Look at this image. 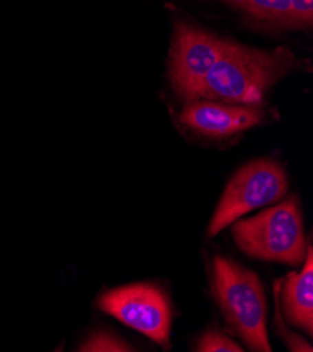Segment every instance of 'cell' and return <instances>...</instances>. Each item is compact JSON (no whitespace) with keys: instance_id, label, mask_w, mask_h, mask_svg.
Segmentation results:
<instances>
[{"instance_id":"6da1fadb","label":"cell","mask_w":313,"mask_h":352,"mask_svg":"<svg viewBox=\"0 0 313 352\" xmlns=\"http://www.w3.org/2000/svg\"><path fill=\"white\" fill-rule=\"evenodd\" d=\"M302 62L287 47L259 50L222 40L219 56L199 98L260 105L270 89Z\"/></svg>"},{"instance_id":"7a4b0ae2","label":"cell","mask_w":313,"mask_h":352,"mask_svg":"<svg viewBox=\"0 0 313 352\" xmlns=\"http://www.w3.org/2000/svg\"><path fill=\"white\" fill-rule=\"evenodd\" d=\"M213 292L225 322L250 351L270 352L267 303L257 274L232 258L213 260Z\"/></svg>"},{"instance_id":"3957f363","label":"cell","mask_w":313,"mask_h":352,"mask_svg":"<svg viewBox=\"0 0 313 352\" xmlns=\"http://www.w3.org/2000/svg\"><path fill=\"white\" fill-rule=\"evenodd\" d=\"M232 237L246 256L291 267L302 265L307 252L302 212L295 198L237 222Z\"/></svg>"},{"instance_id":"277c9868","label":"cell","mask_w":313,"mask_h":352,"mask_svg":"<svg viewBox=\"0 0 313 352\" xmlns=\"http://www.w3.org/2000/svg\"><path fill=\"white\" fill-rule=\"evenodd\" d=\"M288 191L284 167L270 159L243 166L228 183L208 226V237H215L253 209L280 202Z\"/></svg>"},{"instance_id":"5b68a950","label":"cell","mask_w":313,"mask_h":352,"mask_svg":"<svg viewBox=\"0 0 313 352\" xmlns=\"http://www.w3.org/2000/svg\"><path fill=\"white\" fill-rule=\"evenodd\" d=\"M97 307L164 349L171 346V305L158 285L142 283L106 291L98 296Z\"/></svg>"},{"instance_id":"8992f818","label":"cell","mask_w":313,"mask_h":352,"mask_svg":"<svg viewBox=\"0 0 313 352\" xmlns=\"http://www.w3.org/2000/svg\"><path fill=\"white\" fill-rule=\"evenodd\" d=\"M221 47L222 40L217 35L186 21L176 23L170 48L169 76L173 90L186 102L201 97Z\"/></svg>"},{"instance_id":"52a82bcc","label":"cell","mask_w":313,"mask_h":352,"mask_svg":"<svg viewBox=\"0 0 313 352\" xmlns=\"http://www.w3.org/2000/svg\"><path fill=\"white\" fill-rule=\"evenodd\" d=\"M264 118L260 105L230 104L198 98L188 101L182 110L180 122L206 138H226L259 125Z\"/></svg>"},{"instance_id":"ba28073f","label":"cell","mask_w":313,"mask_h":352,"mask_svg":"<svg viewBox=\"0 0 313 352\" xmlns=\"http://www.w3.org/2000/svg\"><path fill=\"white\" fill-rule=\"evenodd\" d=\"M303 268L299 274L291 272L280 283L278 291L283 300V309L287 322L305 331L309 337L313 334V253L307 248Z\"/></svg>"},{"instance_id":"9c48e42d","label":"cell","mask_w":313,"mask_h":352,"mask_svg":"<svg viewBox=\"0 0 313 352\" xmlns=\"http://www.w3.org/2000/svg\"><path fill=\"white\" fill-rule=\"evenodd\" d=\"M221 2L260 23L291 25L290 0H221Z\"/></svg>"},{"instance_id":"30bf717a","label":"cell","mask_w":313,"mask_h":352,"mask_svg":"<svg viewBox=\"0 0 313 352\" xmlns=\"http://www.w3.org/2000/svg\"><path fill=\"white\" fill-rule=\"evenodd\" d=\"M78 351L82 352H132L135 348L122 340L120 336H116L109 331L93 333Z\"/></svg>"},{"instance_id":"8fae6325","label":"cell","mask_w":313,"mask_h":352,"mask_svg":"<svg viewBox=\"0 0 313 352\" xmlns=\"http://www.w3.org/2000/svg\"><path fill=\"white\" fill-rule=\"evenodd\" d=\"M198 352H241L243 348L226 334L218 330H208L204 333L197 345Z\"/></svg>"},{"instance_id":"7c38bea8","label":"cell","mask_w":313,"mask_h":352,"mask_svg":"<svg viewBox=\"0 0 313 352\" xmlns=\"http://www.w3.org/2000/svg\"><path fill=\"white\" fill-rule=\"evenodd\" d=\"M291 25L306 28L313 24V0H290Z\"/></svg>"},{"instance_id":"4fadbf2b","label":"cell","mask_w":313,"mask_h":352,"mask_svg":"<svg viewBox=\"0 0 313 352\" xmlns=\"http://www.w3.org/2000/svg\"><path fill=\"white\" fill-rule=\"evenodd\" d=\"M278 305V302H277ZM277 324H278V330H280L283 333V338L285 340L288 348L291 351H305V352H312V345L309 342H306L301 336L292 333V331H288L284 322L281 320V316H280V309H278L277 306Z\"/></svg>"}]
</instances>
